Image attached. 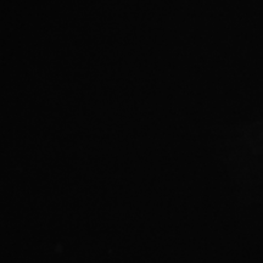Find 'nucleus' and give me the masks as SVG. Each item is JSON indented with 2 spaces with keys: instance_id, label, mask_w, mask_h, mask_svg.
I'll list each match as a JSON object with an SVG mask.
<instances>
[]
</instances>
